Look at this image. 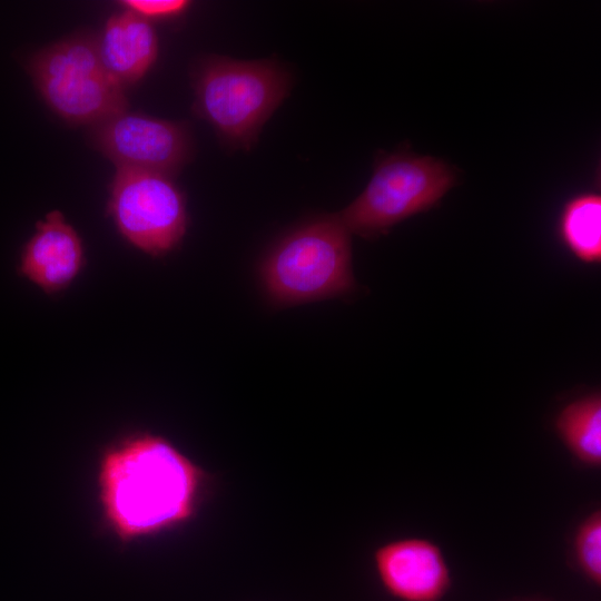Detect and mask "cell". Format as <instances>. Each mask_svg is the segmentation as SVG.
Listing matches in <instances>:
<instances>
[{
    "instance_id": "6da1fadb",
    "label": "cell",
    "mask_w": 601,
    "mask_h": 601,
    "mask_svg": "<svg viewBox=\"0 0 601 601\" xmlns=\"http://www.w3.org/2000/svg\"><path fill=\"white\" fill-rule=\"evenodd\" d=\"M206 482L205 472L167 439L130 434L99 459L104 522L124 543L173 530L195 515Z\"/></svg>"
},
{
    "instance_id": "7a4b0ae2",
    "label": "cell",
    "mask_w": 601,
    "mask_h": 601,
    "mask_svg": "<svg viewBox=\"0 0 601 601\" xmlns=\"http://www.w3.org/2000/svg\"><path fill=\"white\" fill-rule=\"evenodd\" d=\"M258 277L277 307L346 296L355 289L351 233L337 214L311 219L267 250Z\"/></svg>"
},
{
    "instance_id": "3957f363",
    "label": "cell",
    "mask_w": 601,
    "mask_h": 601,
    "mask_svg": "<svg viewBox=\"0 0 601 601\" xmlns=\"http://www.w3.org/2000/svg\"><path fill=\"white\" fill-rule=\"evenodd\" d=\"M195 112L230 147L249 149L282 104L289 76L272 60L210 56L194 72Z\"/></svg>"
},
{
    "instance_id": "277c9868",
    "label": "cell",
    "mask_w": 601,
    "mask_h": 601,
    "mask_svg": "<svg viewBox=\"0 0 601 601\" xmlns=\"http://www.w3.org/2000/svg\"><path fill=\"white\" fill-rule=\"evenodd\" d=\"M455 181L453 168L441 159L390 154L377 160L365 189L337 216L351 234L374 238L434 207Z\"/></svg>"
},
{
    "instance_id": "5b68a950",
    "label": "cell",
    "mask_w": 601,
    "mask_h": 601,
    "mask_svg": "<svg viewBox=\"0 0 601 601\" xmlns=\"http://www.w3.org/2000/svg\"><path fill=\"white\" fill-rule=\"evenodd\" d=\"M27 68L46 104L69 122L98 125L127 110L124 87L102 66L95 39L58 41L35 53Z\"/></svg>"
},
{
    "instance_id": "8992f818",
    "label": "cell",
    "mask_w": 601,
    "mask_h": 601,
    "mask_svg": "<svg viewBox=\"0 0 601 601\" xmlns=\"http://www.w3.org/2000/svg\"><path fill=\"white\" fill-rule=\"evenodd\" d=\"M107 209L120 235L154 257L174 250L187 230L185 196L167 175L117 169Z\"/></svg>"
},
{
    "instance_id": "52a82bcc",
    "label": "cell",
    "mask_w": 601,
    "mask_h": 601,
    "mask_svg": "<svg viewBox=\"0 0 601 601\" xmlns=\"http://www.w3.org/2000/svg\"><path fill=\"white\" fill-rule=\"evenodd\" d=\"M93 145L117 169L177 173L190 155V138L183 124L140 112H119L96 125Z\"/></svg>"
},
{
    "instance_id": "ba28073f",
    "label": "cell",
    "mask_w": 601,
    "mask_h": 601,
    "mask_svg": "<svg viewBox=\"0 0 601 601\" xmlns=\"http://www.w3.org/2000/svg\"><path fill=\"white\" fill-rule=\"evenodd\" d=\"M374 562L385 590L401 601H440L451 588L445 556L427 539L388 542L375 551Z\"/></svg>"
},
{
    "instance_id": "9c48e42d",
    "label": "cell",
    "mask_w": 601,
    "mask_h": 601,
    "mask_svg": "<svg viewBox=\"0 0 601 601\" xmlns=\"http://www.w3.org/2000/svg\"><path fill=\"white\" fill-rule=\"evenodd\" d=\"M85 265L82 240L59 210L36 224L23 246L19 272L48 294L67 288Z\"/></svg>"
},
{
    "instance_id": "30bf717a",
    "label": "cell",
    "mask_w": 601,
    "mask_h": 601,
    "mask_svg": "<svg viewBox=\"0 0 601 601\" xmlns=\"http://www.w3.org/2000/svg\"><path fill=\"white\" fill-rule=\"evenodd\" d=\"M95 42L102 66L124 88L140 80L158 55L151 23L128 10L111 16Z\"/></svg>"
},
{
    "instance_id": "8fae6325",
    "label": "cell",
    "mask_w": 601,
    "mask_h": 601,
    "mask_svg": "<svg viewBox=\"0 0 601 601\" xmlns=\"http://www.w3.org/2000/svg\"><path fill=\"white\" fill-rule=\"evenodd\" d=\"M554 428L563 445L582 465H601V395L599 392L579 397L565 405L554 420Z\"/></svg>"
},
{
    "instance_id": "7c38bea8",
    "label": "cell",
    "mask_w": 601,
    "mask_h": 601,
    "mask_svg": "<svg viewBox=\"0 0 601 601\" xmlns=\"http://www.w3.org/2000/svg\"><path fill=\"white\" fill-rule=\"evenodd\" d=\"M558 233L562 244L585 264L601 262V197L581 193L569 199L560 214Z\"/></svg>"
},
{
    "instance_id": "4fadbf2b",
    "label": "cell",
    "mask_w": 601,
    "mask_h": 601,
    "mask_svg": "<svg viewBox=\"0 0 601 601\" xmlns=\"http://www.w3.org/2000/svg\"><path fill=\"white\" fill-rule=\"evenodd\" d=\"M572 555L582 575L597 587L601 585V511L588 514L577 526L572 541Z\"/></svg>"
},
{
    "instance_id": "5bb4252c",
    "label": "cell",
    "mask_w": 601,
    "mask_h": 601,
    "mask_svg": "<svg viewBox=\"0 0 601 601\" xmlns=\"http://www.w3.org/2000/svg\"><path fill=\"white\" fill-rule=\"evenodd\" d=\"M126 10L146 19L174 18L189 7L190 2L185 0H126L120 2Z\"/></svg>"
}]
</instances>
